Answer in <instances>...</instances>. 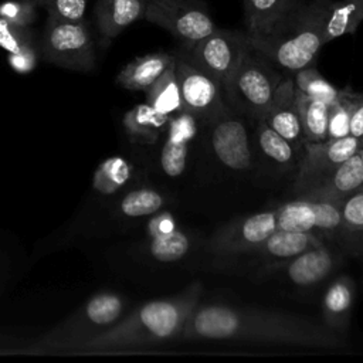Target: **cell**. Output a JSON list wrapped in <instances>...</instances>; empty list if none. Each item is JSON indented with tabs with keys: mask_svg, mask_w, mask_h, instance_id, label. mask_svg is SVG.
Wrapping results in <instances>:
<instances>
[{
	"mask_svg": "<svg viewBox=\"0 0 363 363\" xmlns=\"http://www.w3.org/2000/svg\"><path fill=\"white\" fill-rule=\"evenodd\" d=\"M199 282L182 294L143 303L119 323L72 346L77 353H112L180 339L184 323L199 305Z\"/></svg>",
	"mask_w": 363,
	"mask_h": 363,
	"instance_id": "2",
	"label": "cell"
},
{
	"mask_svg": "<svg viewBox=\"0 0 363 363\" xmlns=\"http://www.w3.org/2000/svg\"><path fill=\"white\" fill-rule=\"evenodd\" d=\"M354 94L350 88L339 89L337 99L329 106L328 140L340 139L350 135V113Z\"/></svg>",
	"mask_w": 363,
	"mask_h": 363,
	"instance_id": "29",
	"label": "cell"
},
{
	"mask_svg": "<svg viewBox=\"0 0 363 363\" xmlns=\"http://www.w3.org/2000/svg\"><path fill=\"white\" fill-rule=\"evenodd\" d=\"M145 20L186 44L196 43L217 28L200 0H146Z\"/></svg>",
	"mask_w": 363,
	"mask_h": 363,
	"instance_id": "6",
	"label": "cell"
},
{
	"mask_svg": "<svg viewBox=\"0 0 363 363\" xmlns=\"http://www.w3.org/2000/svg\"><path fill=\"white\" fill-rule=\"evenodd\" d=\"M0 47L9 54H17L35 47L30 26H20L0 17Z\"/></svg>",
	"mask_w": 363,
	"mask_h": 363,
	"instance_id": "33",
	"label": "cell"
},
{
	"mask_svg": "<svg viewBox=\"0 0 363 363\" xmlns=\"http://www.w3.org/2000/svg\"><path fill=\"white\" fill-rule=\"evenodd\" d=\"M196 132V119L186 111L169 121L167 139L160 155V163L167 176L176 177L183 173L189 153V143Z\"/></svg>",
	"mask_w": 363,
	"mask_h": 363,
	"instance_id": "16",
	"label": "cell"
},
{
	"mask_svg": "<svg viewBox=\"0 0 363 363\" xmlns=\"http://www.w3.org/2000/svg\"><path fill=\"white\" fill-rule=\"evenodd\" d=\"M350 136L359 140L363 139V92L354 94L350 113Z\"/></svg>",
	"mask_w": 363,
	"mask_h": 363,
	"instance_id": "38",
	"label": "cell"
},
{
	"mask_svg": "<svg viewBox=\"0 0 363 363\" xmlns=\"http://www.w3.org/2000/svg\"><path fill=\"white\" fill-rule=\"evenodd\" d=\"M211 146L218 160L233 170L251 167V150L244 123L235 118H218L211 133Z\"/></svg>",
	"mask_w": 363,
	"mask_h": 363,
	"instance_id": "13",
	"label": "cell"
},
{
	"mask_svg": "<svg viewBox=\"0 0 363 363\" xmlns=\"http://www.w3.org/2000/svg\"><path fill=\"white\" fill-rule=\"evenodd\" d=\"M329 3L330 0H294L269 33L247 34L251 48L289 71L308 67L325 44L323 17Z\"/></svg>",
	"mask_w": 363,
	"mask_h": 363,
	"instance_id": "3",
	"label": "cell"
},
{
	"mask_svg": "<svg viewBox=\"0 0 363 363\" xmlns=\"http://www.w3.org/2000/svg\"><path fill=\"white\" fill-rule=\"evenodd\" d=\"M363 186V163L360 152L345 160L332 174L318 182L298 197L339 203Z\"/></svg>",
	"mask_w": 363,
	"mask_h": 363,
	"instance_id": "15",
	"label": "cell"
},
{
	"mask_svg": "<svg viewBox=\"0 0 363 363\" xmlns=\"http://www.w3.org/2000/svg\"><path fill=\"white\" fill-rule=\"evenodd\" d=\"M170 116L157 112L147 102L129 109L123 116V128L132 140L153 143L169 123Z\"/></svg>",
	"mask_w": 363,
	"mask_h": 363,
	"instance_id": "23",
	"label": "cell"
},
{
	"mask_svg": "<svg viewBox=\"0 0 363 363\" xmlns=\"http://www.w3.org/2000/svg\"><path fill=\"white\" fill-rule=\"evenodd\" d=\"M122 309L123 302L115 294L102 292L92 296L78 312V316H72L43 340L44 349L69 350L72 346L108 329L119 319Z\"/></svg>",
	"mask_w": 363,
	"mask_h": 363,
	"instance_id": "5",
	"label": "cell"
},
{
	"mask_svg": "<svg viewBox=\"0 0 363 363\" xmlns=\"http://www.w3.org/2000/svg\"><path fill=\"white\" fill-rule=\"evenodd\" d=\"M163 197L156 190L139 189L128 193L123 197L121 203V210L125 216L140 217L156 213L163 206Z\"/></svg>",
	"mask_w": 363,
	"mask_h": 363,
	"instance_id": "32",
	"label": "cell"
},
{
	"mask_svg": "<svg viewBox=\"0 0 363 363\" xmlns=\"http://www.w3.org/2000/svg\"><path fill=\"white\" fill-rule=\"evenodd\" d=\"M187 47L189 60L214 77L223 86L228 84L251 48L247 34L220 28Z\"/></svg>",
	"mask_w": 363,
	"mask_h": 363,
	"instance_id": "7",
	"label": "cell"
},
{
	"mask_svg": "<svg viewBox=\"0 0 363 363\" xmlns=\"http://www.w3.org/2000/svg\"><path fill=\"white\" fill-rule=\"evenodd\" d=\"M294 0H244L248 35H264L288 11Z\"/></svg>",
	"mask_w": 363,
	"mask_h": 363,
	"instance_id": "25",
	"label": "cell"
},
{
	"mask_svg": "<svg viewBox=\"0 0 363 363\" xmlns=\"http://www.w3.org/2000/svg\"><path fill=\"white\" fill-rule=\"evenodd\" d=\"M37 3L47 10L51 18L78 21L84 20L88 0H37Z\"/></svg>",
	"mask_w": 363,
	"mask_h": 363,
	"instance_id": "34",
	"label": "cell"
},
{
	"mask_svg": "<svg viewBox=\"0 0 363 363\" xmlns=\"http://www.w3.org/2000/svg\"><path fill=\"white\" fill-rule=\"evenodd\" d=\"M279 82L281 77L275 69L261 57L254 55V50L250 48L224 88L244 109L262 118L275 96Z\"/></svg>",
	"mask_w": 363,
	"mask_h": 363,
	"instance_id": "8",
	"label": "cell"
},
{
	"mask_svg": "<svg viewBox=\"0 0 363 363\" xmlns=\"http://www.w3.org/2000/svg\"><path fill=\"white\" fill-rule=\"evenodd\" d=\"M362 21L363 0H330L323 17L325 44L345 34L354 33Z\"/></svg>",
	"mask_w": 363,
	"mask_h": 363,
	"instance_id": "22",
	"label": "cell"
},
{
	"mask_svg": "<svg viewBox=\"0 0 363 363\" xmlns=\"http://www.w3.org/2000/svg\"><path fill=\"white\" fill-rule=\"evenodd\" d=\"M278 230L335 231L345 227L340 210L336 203L296 197L277 208Z\"/></svg>",
	"mask_w": 363,
	"mask_h": 363,
	"instance_id": "12",
	"label": "cell"
},
{
	"mask_svg": "<svg viewBox=\"0 0 363 363\" xmlns=\"http://www.w3.org/2000/svg\"><path fill=\"white\" fill-rule=\"evenodd\" d=\"M37 0H6L0 3V17L20 26H31L37 18Z\"/></svg>",
	"mask_w": 363,
	"mask_h": 363,
	"instance_id": "35",
	"label": "cell"
},
{
	"mask_svg": "<svg viewBox=\"0 0 363 363\" xmlns=\"http://www.w3.org/2000/svg\"><path fill=\"white\" fill-rule=\"evenodd\" d=\"M146 0H96L95 17L99 33L112 40L135 21L145 18Z\"/></svg>",
	"mask_w": 363,
	"mask_h": 363,
	"instance_id": "17",
	"label": "cell"
},
{
	"mask_svg": "<svg viewBox=\"0 0 363 363\" xmlns=\"http://www.w3.org/2000/svg\"><path fill=\"white\" fill-rule=\"evenodd\" d=\"M9 65L18 74H27L37 65V48L31 47L17 54H9Z\"/></svg>",
	"mask_w": 363,
	"mask_h": 363,
	"instance_id": "37",
	"label": "cell"
},
{
	"mask_svg": "<svg viewBox=\"0 0 363 363\" xmlns=\"http://www.w3.org/2000/svg\"><path fill=\"white\" fill-rule=\"evenodd\" d=\"M176 61V60H174ZM146 102L157 112L172 116L184 111L174 72V62L145 91Z\"/></svg>",
	"mask_w": 363,
	"mask_h": 363,
	"instance_id": "26",
	"label": "cell"
},
{
	"mask_svg": "<svg viewBox=\"0 0 363 363\" xmlns=\"http://www.w3.org/2000/svg\"><path fill=\"white\" fill-rule=\"evenodd\" d=\"M150 254L160 262H173L183 258L190 250V238L180 230L152 237Z\"/></svg>",
	"mask_w": 363,
	"mask_h": 363,
	"instance_id": "30",
	"label": "cell"
},
{
	"mask_svg": "<svg viewBox=\"0 0 363 363\" xmlns=\"http://www.w3.org/2000/svg\"><path fill=\"white\" fill-rule=\"evenodd\" d=\"M259 119L284 136L295 149L303 147L305 142L292 79H281L269 108Z\"/></svg>",
	"mask_w": 363,
	"mask_h": 363,
	"instance_id": "14",
	"label": "cell"
},
{
	"mask_svg": "<svg viewBox=\"0 0 363 363\" xmlns=\"http://www.w3.org/2000/svg\"><path fill=\"white\" fill-rule=\"evenodd\" d=\"M360 156H362V163H363V149H360Z\"/></svg>",
	"mask_w": 363,
	"mask_h": 363,
	"instance_id": "40",
	"label": "cell"
},
{
	"mask_svg": "<svg viewBox=\"0 0 363 363\" xmlns=\"http://www.w3.org/2000/svg\"><path fill=\"white\" fill-rule=\"evenodd\" d=\"M44 58L61 68L91 71L95 67V50L84 20L65 21L48 17L41 40Z\"/></svg>",
	"mask_w": 363,
	"mask_h": 363,
	"instance_id": "4",
	"label": "cell"
},
{
	"mask_svg": "<svg viewBox=\"0 0 363 363\" xmlns=\"http://www.w3.org/2000/svg\"><path fill=\"white\" fill-rule=\"evenodd\" d=\"M174 72L184 111L193 116L218 118L223 112L221 82L189 58H176Z\"/></svg>",
	"mask_w": 363,
	"mask_h": 363,
	"instance_id": "10",
	"label": "cell"
},
{
	"mask_svg": "<svg viewBox=\"0 0 363 363\" xmlns=\"http://www.w3.org/2000/svg\"><path fill=\"white\" fill-rule=\"evenodd\" d=\"M360 145H362V149H363V139L360 140Z\"/></svg>",
	"mask_w": 363,
	"mask_h": 363,
	"instance_id": "41",
	"label": "cell"
},
{
	"mask_svg": "<svg viewBox=\"0 0 363 363\" xmlns=\"http://www.w3.org/2000/svg\"><path fill=\"white\" fill-rule=\"evenodd\" d=\"M277 208L255 213L221 228L208 242L218 254H242L257 247L277 230Z\"/></svg>",
	"mask_w": 363,
	"mask_h": 363,
	"instance_id": "11",
	"label": "cell"
},
{
	"mask_svg": "<svg viewBox=\"0 0 363 363\" xmlns=\"http://www.w3.org/2000/svg\"><path fill=\"white\" fill-rule=\"evenodd\" d=\"M333 257L322 244L291 258L286 265L288 278L301 286H309L326 278L333 268Z\"/></svg>",
	"mask_w": 363,
	"mask_h": 363,
	"instance_id": "19",
	"label": "cell"
},
{
	"mask_svg": "<svg viewBox=\"0 0 363 363\" xmlns=\"http://www.w3.org/2000/svg\"><path fill=\"white\" fill-rule=\"evenodd\" d=\"M302 136L305 143H319L328 140L329 105L311 98L295 88Z\"/></svg>",
	"mask_w": 363,
	"mask_h": 363,
	"instance_id": "24",
	"label": "cell"
},
{
	"mask_svg": "<svg viewBox=\"0 0 363 363\" xmlns=\"http://www.w3.org/2000/svg\"><path fill=\"white\" fill-rule=\"evenodd\" d=\"M180 339L250 340L323 349L343 345L335 330L305 318L228 305H197L187 318Z\"/></svg>",
	"mask_w": 363,
	"mask_h": 363,
	"instance_id": "1",
	"label": "cell"
},
{
	"mask_svg": "<svg viewBox=\"0 0 363 363\" xmlns=\"http://www.w3.org/2000/svg\"><path fill=\"white\" fill-rule=\"evenodd\" d=\"M360 140L350 135L319 143H303V155L294 184L295 193L299 196L332 174L345 160L360 152Z\"/></svg>",
	"mask_w": 363,
	"mask_h": 363,
	"instance_id": "9",
	"label": "cell"
},
{
	"mask_svg": "<svg viewBox=\"0 0 363 363\" xmlns=\"http://www.w3.org/2000/svg\"><path fill=\"white\" fill-rule=\"evenodd\" d=\"M354 296L353 281L342 275L326 289L322 299V313L325 325L332 330H345L349 326Z\"/></svg>",
	"mask_w": 363,
	"mask_h": 363,
	"instance_id": "20",
	"label": "cell"
},
{
	"mask_svg": "<svg viewBox=\"0 0 363 363\" xmlns=\"http://www.w3.org/2000/svg\"><path fill=\"white\" fill-rule=\"evenodd\" d=\"M294 84L299 92L311 98L319 99L329 106L339 96V89L335 88L330 82H328L315 68L309 65L296 71Z\"/></svg>",
	"mask_w": 363,
	"mask_h": 363,
	"instance_id": "28",
	"label": "cell"
},
{
	"mask_svg": "<svg viewBox=\"0 0 363 363\" xmlns=\"http://www.w3.org/2000/svg\"><path fill=\"white\" fill-rule=\"evenodd\" d=\"M320 244L319 238L311 231H288L277 228L257 247L255 251L272 259H291Z\"/></svg>",
	"mask_w": 363,
	"mask_h": 363,
	"instance_id": "21",
	"label": "cell"
},
{
	"mask_svg": "<svg viewBox=\"0 0 363 363\" xmlns=\"http://www.w3.org/2000/svg\"><path fill=\"white\" fill-rule=\"evenodd\" d=\"M174 228H176L174 218L167 211L160 213V214L152 217L149 224H147V233H149L150 237H156V235H162V234L170 233Z\"/></svg>",
	"mask_w": 363,
	"mask_h": 363,
	"instance_id": "39",
	"label": "cell"
},
{
	"mask_svg": "<svg viewBox=\"0 0 363 363\" xmlns=\"http://www.w3.org/2000/svg\"><path fill=\"white\" fill-rule=\"evenodd\" d=\"M174 60L176 57L167 52H150L136 57L121 69L116 82L128 91H146Z\"/></svg>",
	"mask_w": 363,
	"mask_h": 363,
	"instance_id": "18",
	"label": "cell"
},
{
	"mask_svg": "<svg viewBox=\"0 0 363 363\" xmlns=\"http://www.w3.org/2000/svg\"><path fill=\"white\" fill-rule=\"evenodd\" d=\"M258 145L264 155L278 163H289L294 159L295 147L264 121L258 126Z\"/></svg>",
	"mask_w": 363,
	"mask_h": 363,
	"instance_id": "31",
	"label": "cell"
},
{
	"mask_svg": "<svg viewBox=\"0 0 363 363\" xmlns=\"http://www.w3.org/2000/svg\"><path fill=\"white\" fill-rule=\"evenodd\" d=\"M130 177L129 163L119 156L104 160L94 173V189L102 194H112L121 189Z\"/></svg>",
	"mask_w": 363,
	"mask_h": 363,
	"instance_id": "27",
	"label": "cell"
},
{
	"mask_svg": "<svg viewBox=\"0 0 363 363\" xmlns=\"http://www.w3.org/2000/svg\"><path fill=\"white\" fill-rule=\"evenodd\" d=\"M343 224L349 230L363 231V186L336 203Z\"/></svg>",
	"mask_w": 363,
	"mask_h": 363,
	"instance_id": "36",
	"label": "cell"
}]
</instances>
